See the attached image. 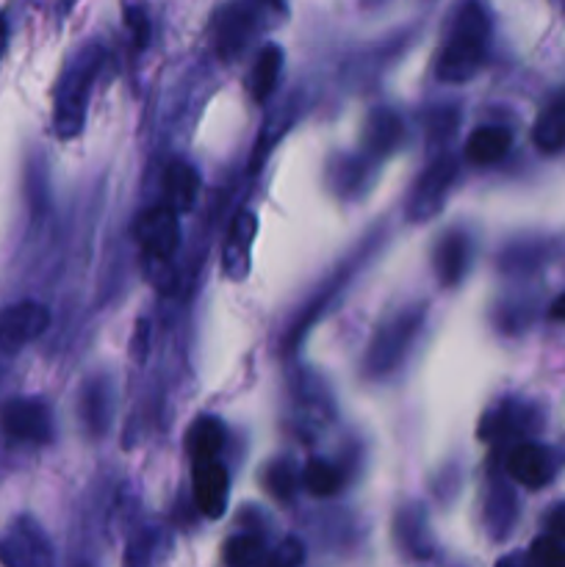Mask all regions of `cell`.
Returning a JSON list of instances; mask_svg holds the SVG:
<instances>
[{"label": "cell", "mask_w": 565, "mask_h": 567, "mask_svg": "<svg viewBox=\"0 0 565 567\" xmlns=\"http://www.w3.org/2000/svg\"><path fill=\"white\" fill-rule=\"evenodd\" d=\"M487 37H491V22L485 9L476 0L460 6L446 44L438 55V78L446 83L471 81L485 61Z\"/></svg>", "instance_id": "obj_1"}, {"label": "cell", "mask_w": 565, "mask_h": 567, "mask_svg": "<svg viewBox=\"0 0 565 567\" xmlns=\"http://www.w3.org/2000/svg\"><path fill=\"white\" fill-rule=\"evenodd\" d=\"M103 61L100 48H83L70 66L64 70L59 81V92H55V111H53V125L61 138H75L83 131L86 122V103H89V89H92L97 66Z\"/></svg>", "instance_id": "obj_2"}, {"label": "cell", "mask_w": 565, "mask_h": 567, "mask_svg": "<svg viewBox=\"0 0 565 567\" xmlns=\"http://www.w3.org/2000/svg\"><path fill=\"white\" fill-rule=\"evenodd\" d=\"M421 319H424V310L410 308L402 313L393 316L388 324H382L377 330L374 341L369 343V354H366V371L374 377L388 374V371L397 369L402 363V358L408 354L410 343L419 336Z\"/></svg>", "instance_id": "obj_3"}, {"label": "cell", "mask_w": 565, "mask_h": 567, "mask_svg": "<svg viewBox=\"0 0 565 567\" xmlns=\"http://www.w3.org/2000/svg\"><path fill=\"white\" fill-rule=\"evenodd\" d=\"M0 565L3 567H55L50 537L31 515H20L0 535Z\"/></svg>", "instance_id": "obj_4"}, {"label": "cell", "mask_w": 565, "mask_h": 567, "mask_svg": "<svg viewBox=\"0 0 565 567\" xmlns=\"http://www.w3.org/2000/svg\"><path fill=\"white\" fill-rule=\"evenodd\" d=\"M0 426L6 437L28 446H44L53 441V415L39 399H11L0 410Z\"/></svg>", "instance_id": "obj_5"}, {"label": "cell", "mask_w": 565, "mask_h": 567, "mask_svg": "<svg viewBox=\"0 0 565 567\" xmlns=\"http://www.w3.org/2000/svg\"><path fill=\"white\" fill-rule=\"evenodd\" d=\"M454 177H458V161L452 155H441L432 161L424 169V175L415 181L413 194L408 199V219L410 221H427L443 208L449 188H452Z\"/></svg>", "instance_id": "obj_6"}, {"label": "cell", "mask_w": 565, "mask_h": 567, "mask_svg": "<svg viewBox=\"0 0 565 567\" xmlns=\"http://www.w3.org/2000/svg\"><path fill=\"white\" fill-rule=\"evenodd\" d=\"M50 324V310L44 305L25 299L0 310V349L20 352L31 341H37Z\"/></svg>", "instance_id": "obj_7"}, {"label": "cell", "mask_w": 565, "mask_h": 567, "mask_svg": "<svg viewBox=\"0 0 565 567\" xmlns=\"http://www.w3.org/2000/svg\"><path fill=\"white\" fill-rule=\"evenodd\" d=\"M136 241L150 260H158V264L170 260L181 241L175 210L170 205H158V208L142 214V219L136 221Z\"/></svg>", "instance_id": "obj_8"}, {"label": "cell", "mask_w": 565, "mask_h": 567, "mask_svg": "<svg viewBox=\"0 0 565 567\" xmlns=\"http://www.w3.org/2000/svg\"><path fill=\"white\" fill-rule=\"evenodd\" d=\"M230 480L219 460H194V502L205 518H222L227 509Z\"/></svg>", "instance_id": "obj_9"}, {"label": "cell", "mask_w": 565, "mask_h": 567, "mask_svg": "<svg viewBox=\"0 0 565 567\" xmlns=\"http://www.w3.org/2000/svg\"><path fill=\"white\" fill-rule=\"evenodd\" d=\"M255 31V11L247 3H227L216 11L214 17V33H216V50L222 59H233L244 50Z\"/></svg>", "instance_id": "obj_10"}, {"label": "cell", "mask_w": 565, "mask_h": 567, "mask_svg": "<svg viewBox=\"0 0 565 567\" xmlns=\"http://www.w3.org/2000/svg\"><path fill=\"white\" fill-rule=\"evenodd\" d=\"M255 230H258V221L249 210H242V214L233 219L230 230H227L225 249H222V266H225V275L230 280L242 282L249 271V252H253Z\"/></svg>", "instance_id": "obj_11"}, {"label": "cell", "mask_w": 565, "mask_h": 567, "mask_svg": "<svg viewBox=\"0 0 565 567\" xmlns=\"http://www.w3.org/2000/svg\"><path fill=\"white\" fill-rule=\"evenodd\" d=\"M507 474L513 476L518 485L537 491V487L548 485L554 476V460L552 452L537 443H521L510 452L507 457Z\"/></svg>", "instance_id": "obj_12"}, {"label": "cell", "mask_w": 565, "mask_h": 567, "mask_svg": "<svg viewBox=\"0 0 565 567\" xmlns=\"http://www.w3.org/2000/svg\"><path fill=\"white\" fill-rule=\"evenodd\" d=\"M393 537H397L399 548L413 559L432 557L435 543H432L430 520H427L424 507H419V504H408V507L399 509L397 518H393Z\"/></svg>", "instance_id": "obj_13"}, {"label": "cell", "mask_w": 565, "mask_h": 567, "mask_svg": "<svg viewBox=\"0 0 565 567\" xmlns=\"http://www.w3.org/2000/svg\"><path fill=\"white\" fill-rule=\"evenodd\" d=\"M111 413H114V393L105 377H94L81 391V421L92 435H103L111 426Z\"/></svg>", "instance_id": "obj_14"}, {"label": "cell", "mask_w": 565, "mask_h": 567, "mask_svg": "<svg viewBox=\"0 0 565 567\" xmlns=\"http://www.w3.org/2000/svg\"><path fill=\"white\" fill-rule=\"evenodd\" d=\"M469 258H471L469 236L460 230L446 233V236L441 238V244L435 247L438 280H441L446 288L458 286V282L463 280L465 269H469Z\"/></svg>", "instance_id": "obj_15"}, {"label": "cell", "mask_w": 565, "mask_h": 567, "mask_svg": "<svg viewBox=\"0 0 565 567\" xmlns=\"http://www.w3.org/2000/svg\"><path fill=\"white\" fill-rule=\"evenodd\" d=\"M404 138L402 120H399L393 111L377 109L374 114L366 120L363 127V147L371 155H388L399 147V142Z\"/></svg>", "instance_id": "obj_16"}, {"label": "cell", "mask_w": 565, "mask_h": 567, "mask_svg": "<svg viewBox=\"0 0 565 567\" xmlns=\"http://www.w3.org/2000/svg\"><path fill=\"white\" fill-rule=\"evenodd\" d=\"M532 138L543 153H557L565 147V92L554 94L537 114Z\"/></svg>", "instance_id": "obj_17"}, {"label": "cell", "mask_w": 565, "mask_h": 567, "mask_svg": "<svg viewBox=\"0 0 565 567\" xmlns=\"http://www.w3.org/2000/svg\"><path fill=\"white\" fill-rule=\"evenodd\" d=\"M510 144L513 136L504 127H476L465 142V158L476 166H491L510 153Z\"/></svg>", "instance_id": "obj_18"}, {"label": "cell", "mask_w": 565, "mask_h": 567, "mask_svg": "<svg viewBox=\"0 0 565 567\" xmlns=\"http://www.w3.org/2000/svg\"><path fill=\"white\" fill-rule=\"evenodd\" d=\"M197 188L199 177L197 172H194V166H188L186 161H175V164L166 169V205H170L177 216L194 208Z\"/></svg>", "instance_id": "obj_19"}, {"label": "cell", "mask_w": 565, "mask_h": 567, "mask_svg": "<svg viewBox=\"0 0 565 567\" xmlns=\"http://www.w3.org/2000/svg\"><path fill=\"white\" fill-rule=\"evenodd\" d=\"M280 66H282V50L277 44H266L260 50L258 61L253 66V75H249V89H253V97L258 103H266L269 94L275 92L277 78H280Z\"/></svg>", "instance_id": "obj_20"}, {"label": "cell", "mask_w": 565, "mask_h": 567, "mask_svg": "<svg viewBox=\"0 0 565 567\" xmlns=\"http://www.w3.org/2000/svg\"><path fill=\"white\" fill-rule=\"evenodd\" d=\"M515 520V498L510 493V487L504 485H493L491 493H487L485 502V526L496 540L510 535Z\"/></svg>", "instance_id": "obj_21"}, {"label": "cell", "mask_w": 565, "mask_h": 567, "mask_svg": "<svg viewBox=\"0 0 565 567\" xmlns=\"http://www.w3.org/2000/svg\"><path fill=\"white\" fill-rule=\"evenodd\" d=\"M225 446V426L216 419H199L188 430V452L194 460H214Z\"/></svg>", "instance_id": "obj_22"}, {"label": "cell", "mask_w": 565, "mask_h": 567, "mask_svg": "<svg viewBox=\"0 0 565 567\" xmlns=\"http://www.w3.org/2000/svg\"><path fill=\"white\" fill-rule=\"evenodd\" d=\"M526 415L530 410L521 408V404H502L496 413H487V419L482 421L480 435L482 437H507L518 435L526 430Z\"/></svg>", "instance_id": "obj_23"}, {"label": "cell", "mask_w": 565, "mask_h": 567, "mask_svg": "<svg viewBox=\"0 0 565 567\" xmlns=\"http://www.w3.org/2000/svg\"><path fill=\"white\" fill-rule=\"evenodd\" d=\"M225 557L227 567H260L266 559L264 537L258 535H236L225 543Z\"/></svg>", "instance_id": "obj_24"}, {"label": "cell", "mask_w": 565, "mask_h": 567, "mask_svg": "<svg viewBox=\"0 0 565 567\" xmlns=\"http://www.w3.org/2000/svg\"><path fill=\"white\" fill-rule=\"evenodd\" d=\"M302 485L308 487L310 496L327 498L336 496L343 487V474L330 463H321V460H310L302 471Z\"/></svg>", "instance_id": "obj_25"}, {"label": "cell", "mask_w": 565, "mask_h": 567, "mask_svg": "<svg viewBox=\"0 0 565 567\" xmlns=\"http://www.w3.org/2000/svg\"><path fill=\"white\" fill-rule=\"evenodd\" d=\"M264 485H266V491L277 498V502H291L294 493H297V485H299L297 468H294L288 460H277V463H271L269 468H266Z\"/></svg>", "instance_id": "obj_26"}, {"label": "cell", "mask_w": 565, "mask_h": 567, "mask_svg": "<svg viewBox=\"0 0 565 567\" xmlns=\"http://www.w3.org/2000/svg\"><path fill=\"white\" fill-rule=\"evenodd\" d=\"M305 559V546L297 537H286L271 554H266L260 567H299Z\"/></svg>", "instance_id": "obj_27"}, {"label": "cell", "mask_w": 565, "mask_h": 567, "mask_svg": "<svg viewBox=\"0 0 565 567\" xmlns=\"http://www.w3.org/2000/svg\"><path fill=\"white\" fill-rule=\"evenodd\" d=\"M330 172H332V186H336L338 192H355V188L360 186V181H363L366 164L358 158H341V169L332 164Z\"/></svg>", "instance_id": "obj_28"}, {"label": "cell", "mask_w": 565, "mask_h": 567, "mask_svg": "<svg viewBox=\"0 0 565 567\" xmlns=\"http://www.w3.org/2000/svg\"><path fill=\"white\" fill-rule=\"evenodd\" d=\"M532 557L537 567H565V546H559V540L554 537H541L532 546Z\"/></svg>", "instance_id": "obj_29"}, {"label": "cell", "mask_w": 565, "mask_h": 567, "mask_svg": "<svg viewBox=\"0 0 565 567\" xmlns=\"http://www.w3.org/2000/svg\"><path fill=\"white\" fill-rule=\"evenodd\" d=\"M546 532L554 540L565 543V502L557 504V507L546 515Z\"/></svg>", "instance_id": "obj_30"}, {"label": "cell", "mask_w": 565, "mask_h": 567, "mask_svg": "<svg viewBox=\"0 0 565 567\" xmlns=\"http://www.w3.org/2000/svg\"><path fill=\"white\" fill-rule=\"evenodd\" d=\"M133 358H136V363H142L144 358H147V349H150V324L147 321H138L136 332H133Z\"/></svg>", "instance_id": "obj_31"}, {"label": "cell", "mask_w": 565, "mask_h": 567, "mask_svg": "<svg viewBox=\"0 0 565 567\" xmlns=\"http://www.w3.org/2000/svg\"><path fill=\"white\" fill-rule=\"evenodd\" d=\"M496 567H537L535 559H526V557H507L502 559Z\"/></svg>", "instance_id": "obj_32"}, {"label": "cell", "mask_w": 565, "mask_h": 567, "mask_svg": "<svg viewBox=\"0 0 565 567\" xmlns=\"http://www.w3.org/2000/svg\"><path fill=\"white\" fill-rule=\"evenodd\" d=\"M552 319L565 321V293H563V297L554 299V305H552Z\"/></svg>", "instance_id": "obj_33"}, {"label": "cell", "mask_w": 565, "mask_h": 567, "mask_svg": "<svg viewBox=\"0 0 565 567\" xmlns=\"http://www.w3.org/2000/svg\"><path fill=\"white\" fill-rule=\"evenodd\" d=\"M6 39H9V28H6V20L0 17V55H3L6 50Z\"/></svg>", "instance_id": "obj_34"}, {"label": "cell", "mask_w": 565, "mask_h": 567, "mask_svg": "<svg viewBox=\"0 0 565 567\" xmlns=\"http://www.w3.org/2000/svg\"><path fill=\"white\" fill-rule=\"evenodd\" d=\"M260 6H269V9H282V0H258Z\"/></svg>", "instance_id": "obj_35"}, {"label": "cell", "mask_w": 565, "mask_h": 567, "mask_svg": "<svg viewBox=\"0 0 565 567\" xmlns=\"http://www.w3.org/2000/svg\"><path fill=\"white\" fill-rule=\"evenodd\" d=\"M75 567H92V565H86V563H83V565H75Z\"/></svg>", "instance_id": "obj_36"}, {"label": "cell", "mask_w": 565, "mask_h": 567, "mask_svg": "<svg viewBox=\"0 0 565 567\" xmlns=\"http://www.w3.org/2000/svg\"><path fill=\"white\" fill-rule=\"evenodd\" d=\"M559 3H563V9H565V0H559Z\"/></svg>", "instance_id": "obj_37"}, {"label": "cell", "mask_w": 565, "mask_h": 567, "mask_svg": "<svg viewBox=\"0 0 565 567\" xmlns=\"http://www.w3.org/2000/svg\"><path fill=\"white\" fill-rule=\"evenodd\" d=\"M133 567H136V565H133Z\"/></svg>", "instance_id": "obj_38"}]
</instances>
